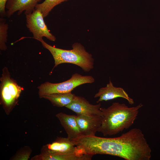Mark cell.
Instances as JSON below:
<instances>
[{
  "instance_id": "17",
  "label": "cell",
  "mask_w": 160,
  "mask_h": 160,
  "mask_svg": "<svg viewBox=\"0 0 160 160\" xmlns=\"http://www.w3.org/2000/svg\"><path fill=\"white\" fill-rule=\"evenodd\" d=\"M31 151L27 147H25L17 152L12 158V160H27L29 158Z\"/></svg>"
},
{
  "instance_id": "16",
  "label": "cell",
  "mask_w": 160,
  "mask_h": 160,
  "mask_svg": "<svg viewBox=\"0 0 160 160\" xmlns=\"http://www.w3.org/2000/svg\"><path fill=\"white\" fill-rule=\"evenodd\" d=\"M8 25L6 23V20L3 17L0 18V49L5 50L7 49V30Z\"/></svg>"
},
{
  "instance_id": "7",
  "label": "cell",
  "mask_w": 160,
  "mask_h": 160,
  "mask_svg": "<svg viewBox=\"0 0 160 160\" xmlns=\"http://www.w3.org/2000/svg\"><path fill=\"white\" fill-rule=\"evenodd\" d=\"M101 106L100 103L96 105L92 104L84 98L75 95L71 102L65 107L77 115L103 116L100 110Z\"/></svg>"
},
{
  "instance_id": "4",
  "label": "cell",
  "mask_w": 160,
  "mask_h": 160,
  "mask_svg": "<svg viewBox=\"0 0 160 160\" xmlns=\"http://www.w3.org/2000/svg\"><path fill=\"white\" fill-rule=\"evenodd\" d=\"M95 81L91 76H83L76 73L69 79L63 82L53 83L46 82L38 87L39 95L42 96L53 93H67L71 92L76 87L85 84H91Z\"/></svg>"
},
{
  "instance_id": "13",
  "label": "cell",
  "mask_w": 160,
  "mask_h": 160,
  "mask_svg": "<svg viewBox=\"0 0 160 160\" xmlns=\"http://www.w3.org/2000/svg\"><path fill=\"white\" fill-rule=\"evenodd\" d=\"M93 156L83 153L81 150L73 152L59 154L41 153L32 157L31 160H90Z\"/></svg>"
},
{
  "instance_id": "6",
  "label": "cell",
  "mask_w": 160,
  "mask_h": 160,
  "mask_svg": "<svg viewBox=\"0 0 160 160\" xmlns=\"http://www.w3.org/2000/svg\"><path fill=\"white\" fill-rule=\"evenodd\" d=\"M25 15L26 26L34 39L40 42L43 40V37L52 41L56 40L55 37L50 32L44 21V17L39 10L35 9Z\"/></svg>"
},
{
  "instance_id": "9",
  "label": "cell",
  "mask_w": 160,
  "mask_h": 160,
  "mask_svg": "<svg viewBox=\"0 0 160 160\" xmlns=\"http://www.w3.org/2000/svg\"><path fill=\"white\" fill-rule=\"evenodd\" d=\"M94 97L98 98L97 102V103L103 101H107L118 97L126 99L130 105L133 104L134 103L133 99L129 97L123 88L114 86L110 80L105 87L99 89Z\"/></svg>"
},
{
  "instance_id": "11",
  "label": "cell",
  "mask_w": 160,
  "mask_h": 160,
  "mask_svg": "<svg viewBox=\"0 0 160 160\" xmlns=\"http://www.w3.org/2000/svg\"><path fill=\"white\" fill-rule=\"evenodd\" d=\"M41 0H8L6 5V16L9 18L15 12L17 15L23 12L26 15L32 13L38 3Z\"/></svg>"
},
{
  "instance_id": "5",
  "label": "cell",
  "mask_w": 160,
  "mask_h": 160,
  "mask_svg": "<svg viewBox=\"0 0 160 160\" xmlns=\"http://www.w3.org/2000/svg\"><path fill=\"white\" fill-rule=\"evenodd\" d=\"M0 81L1 103L6 110L9 111L15 105L21 92V87L11 78L6 67L3 69Z\"/></svg>"
},
{
  "instance_id": "12",
  "label": "cell",
  "mask_w": 160,
  "mask_h": 160,
  "mask_svg": "<svg viewBox=\"0 0 160 160\" xmlns=\"http://www.w3.org/2000/svg\"><path fill=\"white\" fill-rule=\"evenodd\" d=\"M64 129L67 137L73 139L82 136L76 119V116L60 112L56 115Z\"/></svg>"
},
{
  "instance_id": "15",
  "label": "cell",
  "mask_w": 160,
  "mask_h": 160,
  "mask_svg": "<svg viewBox=\"0 0 160 160\" xmlns=\"http://www.w3.org/2000/svg\"><path fill=\"white\" fill-rule=\"evenodd\" d=\"M68 0H45L43 2L38 4L35 9L39 10L44 17H47L50 12L57 5Z\"/></svg>"
},
{
  "instance_id": "10",
  "label": "cell",
  "mask_w": 160,
  "mask_h": 160,
  "mask_svg": "<svg viewBox=\"0 0 160 160\" xmlns=\"http://www.w3.org/2000/svg\"><path fill=\"white\" fill-rule=\"evenodd\" d=\"M103 116L76 115L77 122L82 136H94L100 126Z\"/></svg>"
},
{
  "instance_id": "2",
  "label": "cell",
  "mask_w": 160,
  "mask_h": 160,
  "mask_svg": "<svg viewBox=\"0 0 160 160\" xmlns=\"http://www.w3.org/2000/svg\"><path fill=\"white\" fill-rule=\"evenodd\" d=\"M142 103L129 107L124 103H113L107 108H101L103 118L97 132L104 136L114 135L131 127L136 119Z\"/></svg>"
},
{
  "instance_id": "1",
  "label": "cell",
  "mask_w": 160,
  "mask_h": 160,
  "mask_svg": "<svg viewBox=\"0 0 160 160\" xmlns=\"http://www.w3.org/2000/svg\"><path fill=\"white\" fill-rule=\"evenodd\" d=\"M84 153L106 154L126 160H149L151 150L141 130L134 128L113 138L81 136L73 140Z\"/></svg>"
},
{
  "instance_id": "8",
  "label": "cell",
  "mask_w": 160,
  "mask_h": 160,
  "mask_svg": "<svg viewBox=\"0 0 160 160\" xmlns=\"http://www.w3.org/2000/svg\"><path fill=\"white\" fill-rule=\"evenodd\" d=\"M80 150L71 139L67 137H58L52 143L44 145L40 153L59 154L75 152Z\"/></svg>"
},
{
  "instance_id": "3",
  "label": "cell",
  "mask_w": 160,
  "mask_h": 160,
  "mask_svg": "<svg viewBox=\"0 0 160 160\" xmlns=\"http://www.w3.org/2000/svg\"><path fill=\"white\" fill-rule=\"evenodd\" d=\"M41 42L53 57L55 61L53 69L64 63L77 65L85 72L90 71L94 67V59L92 55L87 52L84 47L80 43H74L72 45V49L66 50L52 46L43 40Z\"/></svg>"
},
{
  "instance_id": "14",
  "label": "cell",
  "mask_w": 160,
  "mask_h": 160,
  "mask_svg": "<svg viewBox=\"0 0 160 160\" xmlns=\"http://www.w3.org/2000/svg\"><path fill=\"white\" fill-rule=\"evenodd\" d=\"M75 95L71 92L67 93H53L44 95L40 98L49 100L54 106L61 107H65L70 104Z\"/></svg>"
},
{
  "instance_id": "18",
  "label": "cell",
  "mask_w": 160,
  "mask_h": 160,
  "mask_svg": "<svg viewBox=\"0 0 160 160\" xmlns=\"http://www.w3.org/2000/svg\"><path fill=\"white\" fill-rule=\"evenodd\" d=\"M8 0H0V15L1 17L6 16V5Z\"/></svg>"
}]
</instances>
